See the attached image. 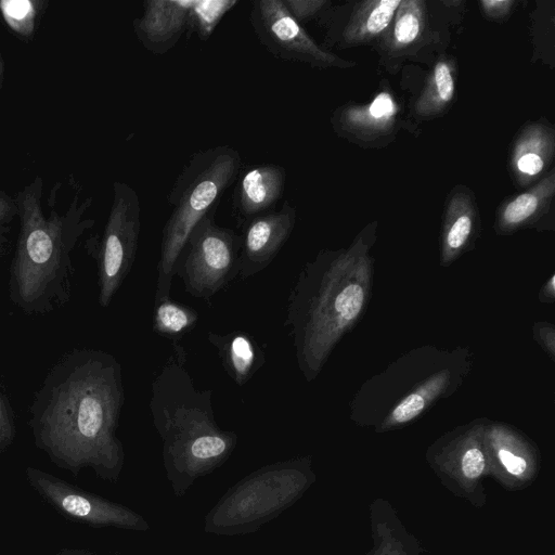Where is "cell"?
<instances>
[{"label":"cell","instance_id":"cell-1","mask_svg":"<svg viewBox=\"0 0 555 555\" xmlns=\"http://www.w3.org/2000/svg\"><path fill=\"white\" fill-rule=\"evenodd\" d=\"M125 401L121 366L109 352L76 348L47 373L29 408L35 446L77 477L85 468L117 482L125 450L117 436Z\"/></svg>","mask_w":555,"mask_h":555},{"label":"cell","instance_id":"cell-2","mask_svg":"<svg viewBox=\"0 0 555 555\" xmlns=\"http://www.w3.org/2000/svg\"><path fill=\"white\" fill-rule=\"evenodd\" d=\"M41 176L20 189L14 198L20 224L9 279L10 300L24 313L47 314L65 306L73 294V251L93 228L88 218L93 197H82L78 182L70 198H60L62 182L43 202Z\"/></svg>","mask_w":555,"mask_h":555},{"label":"cell","instance_id":"cell-3","mask_svg":"<svg viewBox=\"0 0 555 555\" xmlns=\"http://www.w3.org/2000/svg\"><path fill=\"white\" fill-rule=\"evenodd\" d=\"M185 350L173 352L151 386L150 413L163 442V462L173 493L182 498L196 479L223 465L237 444V435L220 428L211 390H199L185 366Z\"/></svg>","mask_w":555,"mask_h":555},{"label":"cell","instance_id":"cell-4","mask_svg":"<svg viewBox=\"0 0 555 555\" xmlns=\"http://www.w3.org/2000/svg\"><path fill=\"white\" fill-rule=\"evenodd\" d=\"M350 253H321L299 273L287 301L289 328L299 370L313 379L340 334L362 310L364 288L347 278Z\"/></svg>","mask_w":555,"mask_h":555},{"label":"cell","instance_id":"cell-5","mask_svg":"<svg viewBox=\"0 0 555 555\" xmlns=\"http://www.w3.org/2000/svg\"><path fill=\"white\" fill-rule=\"evenodd\" d=\"M242 157L230 145L193 153L167 194L172 210L162 232L155 304L170 298L173 269L195 225L216 211L224 192L241 173Z\"/></svg>","mask_w":555,"mask_h":555},{"label":"cell","instance_id":"cell-6","mask_svg":"<svg viewBox=\"0 0 555 555\" xmlns=\"http://www.w3.org/2000/svg\"><path fill=\"white\" fill-rule=\"evenodd\" d=\"M312 479L307 459L261 466L229 488L209 509L204 531L227 537L255 532L296 503Z\"/></svg>","mask_w":555,"mask_h":555},{"label":"cell","instance_id":"cell-7","mask_svg":"<svg viewBox=\"0 0 555 555\" xmlns=\"http://www.w3.org/2000/svg\"><path fill=\"white\" fill-rule=\"evenodd\" d=\"M241 236L215 221V211L207 214L190 233L176 262L185 292L208 300L238 274Z\"/></svg>","mask_w":555,"mask_h":555},{"label":"cell","instance_id":"cell-8","mask_svg":"<svg viewBox=\"0 0 555 555\" xmlns=\"http://www.w3.org/2000/svg\"><path fill=\"white\" fill-rule=\"evenodd\" d=\"M141 228V205L135 190L114 181L109 212L96 246L99 304L109 306L135 259Z\"/></svg>","mask_w":555,"mask_h":555},{"label":"cell","instance_id":"cell-9","mask_svg":"<svg viewBox=\"0 0 555 555\" xmlns=\"http://www.w3.org/2000/svg\"><path fill=\"white\" fill-rule=\"evenodd\" d=\"M25 475L34 491L73 521L92 528L150 530L146 519L126 505L85 491L38 467L27 466Z\"/></svg>","mask_w":555,"mask_h":555},{"label":"cell","instance_id":"cell-10","mask_svg":"<svg viewBox=\"0 0 555 555\" xmlns=\"http://www.w3.org/2000/svg\"><path fill=\"white\" fill-rule=\"evenodd\" d=\"M248 18L260 44L276 59L318 68L354 65L319 46L282 0L253 1Z\"/></svg>","mask_w":555,"mask_h":555},{"label":"cell","instance_id":"cell-11","mask_svg":"<svg viewBox=\"0 0 555 555\" xmlns=\"http://www.w3.org/2000/svg\"><path fill=\"white\" fill-rule=\"evenodd\" d=\"M296 209L285 201L280 209L257 216L242 227L238 275L250 278L266 269L291 236Z\"/></svg>","mask_w":555,"mask_h":555},{"label":"cell","instance_id":"cell-12","mask_svg":"<svg viewBox=\"0 0 555 555\" xmlns=\"http://www.w3.org/2000/svg\"><path fill=\"white\" fill-rule=\"evenodd\" d=\"M193 0H145L132 22L138 41L152 54L169 52L189 26Z\"/></svg>","mask_w":555,"mask_h":555},{"label":"cell","instance_id":"cell-13","mask_svg":"<svg viewBox=\"0 0 555 555\" xmlns=\"http://www.w3.org/2000/svg\"><path fill=\"white\" fill-rule=\"evenodd\" d=\"M232 209L240 227L275 209L283 197L286 170L278 164H261L241 172L234 182Z\"/></svg>","mask_w":555,"mask_h":555},{"label":"cell","instance_id":"cell-14","mask_svg":"<svg viewBox=\"0 0 555 555\" xmlns=\"http://www.w3.org/2000/svg\"><path fill=\"white\" fill-rule=\"evenodd\" d=\"M555 132L544 122L527 125L516 137L512 147L509 166L520 185L537 180L554 157Z\"/></svg>","mask_w":555,"mask_h":555},{"label":"cell","instance_id":"cell-15","mask_svg":"<svg viewBox=\"0 0 555 555\" xmlns=\"http://www.w3.org/2000/svg\"><path fill=\"white\" fill-rule=\"evenodd\" d=\"M207 338L217 349L225 372L237 386L245 385L264 363L263 352L243 331L225 334L209 332Z\"/></svg>","mask_w":555,"mask_h":555},{"label":"cell","instance_id":"cell-16","mask_svg":"<svg viewBox=\"0 0 555 555\" xmlns=\"http://www.w3.org/2000/svg\"><path fill=\"white\" fill-rule=\"evenodd\" d=\"M478 212L473 193L456 185L449 194L441 234L443 256L451 258L469 242L477 229Z\"/></svg>","mask_w":555,"mask_h":555},{"label":"cell","instance_id":"cell-17","mask_svg":"<svg viewBox=\"0 0 555 555\" xmlns=\"http://www.w3.org/2000/svg\"><path fill=\"white\" fill-rule=\"evenodd\" d=\"M555 192V172L552 169L526 192L504 201L496 212V224L502 232H512L529 224L546 211Z\"/></svg>","mask_w":555,"mask_h":555},{"label":"cell","instance_id":"cell-18","mask_svg":"<svg viewBox=\"0 0 555 555\" xmlns=\"http://www.w3.org/2000/svg\"><path fill=\"white\" fill-rule=\"evenodd\" d=\"M401 0H367L358 2L340 31L343 46L371 42L386 34Z\"/></svg>","mask_w":555,"mask_h":555},{"label":"cell","instance_id":"cell-19","mask_svg":"<svg viewBox=\"0 0 555 555\" xmlns=\"http://www.w3.org/2000/svg\"><path fill=\"white\" fill-rule=\"evenodd\" d=\"M396 114V105L389 93H379L369 106H345L335 112L333 124L337 132H345L348 129L357 128L366 130V133L375 130L382 133L383 130L391 128Z\"/></svg>","mask_w":555,"mask_h":555},{"label":"cell","instance_id":"cell-20","mask_svg":"<svg viewBox=\"0 0 555 555\" xmlns=\"http://www.w3.org/2000/svg\"><path fill=\"white\" fill-rule=\"evenodd\" d=\"M455 94V76L452 63L439 60L433 69L427 85L415 103V111L424 117H431L444 112Z\"/></svg>","mask_w":555,"mask_h":555},{"label":"cell","instance_id":"cell-21","mask_svg":"<svg viewBox=\"0 0 555 555\" xmlns=\"http://www.w3.org/2000/svg\"><path fill=\"white\" fill-rule=\"evenodd\" d=\"M426 3L423 0H401L387 29V41L392 52H400L415 43L425 30Z\"/></svg>","mask_w":555,"mask_h":555},{"label":"cell","instance_id":"cell-22","mask_svg":"<svg viewBox=\"0 0 555 555\" xmlns=\"http://www.w3.org/2000/svg\"><path fill=\"white\" fill-rule=\"evenodd\" d=\"M49 2L46 0H1L0 13L7 26L22 40H31Z\"/></svg>","mask_w":555,"mask_h":555},{"label":"cell","instance_id":"cell-23","mask_svg":"<svg viewBox=\"0 0 555 555\" xmlns=\"http://www.w3.org/2000/svg\"><path fill=\"white\" fill-rule=\"evenodd\" d=\"M198 313L170 298L155 304L153 330L160 336L178 339L195 327Z\"/></svg>","mask_w":555,"mask_h":555},{"label":"cell","instance_id":"cell-24","mask_svg":"<svg viewBox=\"0 0 555 555\" xmlns=\"http://www.w3.org/2000/svg\"><path fill=\"white\" fill-rule=\"evenodd\" d=\"M237 3L236 0H193L188 29L206 41L223 16Z\"/></svg>","mask_w":555,"mask_h":555},{"label":"cell","instance_id":"cell-25","mask_svg":"<svg viewBox=\"0 0 555 555\" xmlns=\"http://www.w3.org/2000/svg\"><path fill=\"white\" fill-rule=\"evenodd\" d=\"M291 15L301 25L319 17L330 4L326 0H282Z\"/></svg>","mask_w":555,"mask_h":555},{"label":"cell","instance_id":"cell-26","mask_svg":"<svg viewBox=\"0 0 555 555\" xmlns=\"http://www.w3.org/2000/svg\"><path fill=\"white\" fill-rule=\"evenodd\" d=\"M425 404L426 399L422 393H411L393 409L391 420L396 423L409 422L424 410Z\"/></svg>","mask_w":555,"mask_h":555},{"label":"cell","instance_id":"cell-27","mask_svg":"<svg viewBox=\"0 0 555 555\" xmlns=\"http://www.w3.org/2000/svg\"><path fill=\"white\" fill-rule=\"evenodd\" d=\"M15 423L10 403L0 390V452L11 446L15 438Z\"/></svg>","mask_w":555,"mask_h":555},{"label":"cell","instance_id":"cell-28","mask_svg":"<svg viewBox=\"0 0 555 555\" xmlns=\"http://www.w3.org/2000/svg\"><path fill=\"white\" fill-rule=\"evenodd\" d=\"M461 464L465 477L475 479L485 469V455L478 448H470L463 454Z\"/></svg>","mask_w":555,"mask_h":555},{"label":"cell","instance_id":"cell-29","mask_svg":"<svg viewBox=\"0 0 555 555\" xmlns=\"http://www.w3.org/2000/svg\"><path fill=\"white\" fill-rule=\"evenodd\" d=\"M515 3L514 0H482L480 7L488 18L503 20L512 13Z\"/></svg>","mask_w":555,"mask_h":555},{"label":"cell","instance_id":"cell-30","mask_svg":"<svg viewBox=\"0 0 555 555\" xmlns=\"http://www.w3.org/2000/svg\"><path fill=\"white\" fill-rule=\"evenodd\" d=\"M498 456L502 465L506 468V470L514 476H520L527 469L526 460L519 455H516L509 450L500 449L498 452Z\"/></svg>","mask_w":555,"mask_h":555},{"label":"cell","instance_id":"cell-31","mask_svg":"<svg viewBox=\"0 0 555 555\" xmlns=\"http://www.w3.org/2000/svg\"><path fill=\"white\" fill-rule=\"evenodd\" d=\"M52 555H99V554H96L90 550H87V548H78V547L68 548L67 547V548H63Z\"/></svg>","mask_w":555,"mask_h":555},{"label":"cell","instance_id":"cell-32","mask_svg":"<svg viewBox=\"0 0 555 555\" xmlns=\"http://www.w3.org/2000/svg\"><path fill=\"white\" fill-rule=\"evenodd\" d=\"M4 60H3V56H2V53L0 51V89L2 87V83H3V79H4Z\"/></svg>","mask_w":555,"mask_h":555}]
</instances>
